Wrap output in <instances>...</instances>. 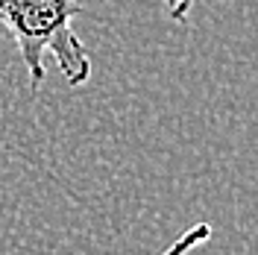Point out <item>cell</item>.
I'll return each mask as SVG.
<instances>
[{"instance_id":"2","label":"cell","mask_w":258,"mask_h":255,"mask_svg":"<svg viewBox=\"0 0 258 255\" xmlns=\"http://www.w3.org/2000/svg\"><path fill=\"white\" fill-rule=\"evenodd\" d=\"M209 238H211V223H194L191 229H185L161 255H188V252H194L197 246H203Z\"/></svg>"},{"instance_id":"1","label":"cell","mask_w":258,"mask_h":255,"mask_svg":"<svg viewBox=\"0 0 258 255\" xmlns=\"http://www.w3.org/2000/svg\"><path fill=\"white\" fill-rule=\"evenodd\" d=\"M80 12L77 0H0V27L12 35L32 91L44 82L47 53L71 85L88 82L91 53L74 32V18Z\"/></svg>"},{"instance_id":"3","label":"cell","mask_w":258,"mask_h":255,"mask_svg":"<svg viewBox=\"0 0 258 255\" xmlns=\"http://www.w3.org/2000/svg\"><path fill=\"white\" fill-rule=\"evenodd\" d=\"M164 6H167V15L173 18L176 24H185L188 21V12H191L194 0H164Z\"/></svg>"}]
</instances>
